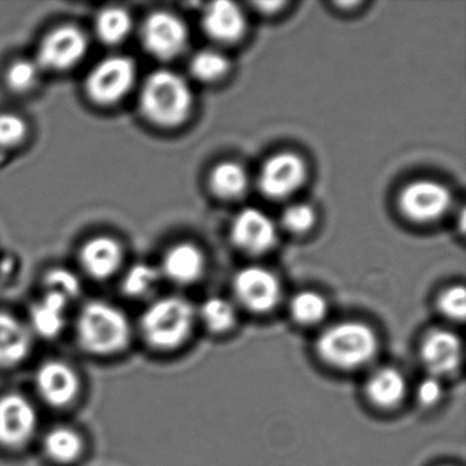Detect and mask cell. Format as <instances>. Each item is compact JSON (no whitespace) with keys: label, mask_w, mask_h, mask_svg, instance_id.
Returning a JSON list of instances; mask_svg holds the SVG:
<instances>
[{"label":"cell","mask_w":466,"mask_h":466,"mask_svg":"<svg viewBox=\"0 0 466 466\" xmlns=\"http://www.w3.org/2000/svg\"><path fill=\"white\" fill-rule=\"evenodd\" d=\"M380 348L378 334L361 321H340L327 327L316 340V353L329 367L356 370L368 367Z\"/></svg>","instance_id":"cell-1"},{"label":"cell","mask_w":466,"mask_h":466,"mask_svg":"<svg viewBox=\"0 0 466 466\" xmlns=\"http://www.w3.org/2000/svg\"><path fill=\"white\" fill-rule=\"evenodd\" d=\"M192 105L190 86L181 76L170 70H157L141 86V114L157 127H176L184 124Z\"/></svg>","instance_id":"cell-2"},{"label":"cell","mask_w":466,"mask_h":466,"mask_svg":"<svg viewBox=\"0 0 466 466\" xmlns=\"http://www.w3.org/2000/svg\"><path fill=\"white\" fill-rule=\"evenodd\" d=\"M77 339L89 353L114 354L129 345L130 324L127 316L107 302H89L77 319Z\"/></svg>","instance_id":"cell-3"},{"label":"cell","mask_w":466,"mask_h":466,"mask_svg":"<svg viewBox=\"0 0 466 466\" xmlns=\"http://www.w3.org/2000/svg\"><path fill=\"white\" fill-rule=\"evenodd\" d=\"M196 310L187 299L165 297L149 305L141 318V331L149 345L174 350L187 342L193 331Z\"/></svg>","instance_id":"cell-4"},{"label":"cell","mask_w":466,"mask_h":466,"mask_svg":"<svg viewBox=\"0 0 466 466\" xmlns=\"http://www.w3.org/2000/svg\"><path fill=\"white\" fill-rule=\"evenodd\" d=\"M137 80V67L129 56H113L95 65L86 80V92L99 106L121 102Z\"/></svg>","instance_id":"cell-5"},{"label":"cell","mask_w":466,"mask_h":466,"mask_svg":"<svg viewBox=\"0 0 466 466\" xmlns=\"http://www.w3.org/2000/svg\"><path fill=\"white\" fill-rule=\"evenodd\" d=\"M140 37L149 56L159 61H171L184 53L189 32L178 15L157 10L143 21Z\"/></svg>","instance_id":"cell-6"},{"label":"cell","mask_w":466,"mask_h":466,"mask_svg":"<svg viewBox=\"0 0 466 466\" xmlns=\"http://www.w3.org/2000/svg\"><path fill=\"white\" fill-rule=\"evenodd\" d=\"M86 35L77 26L62 25L40 43L36 64L42 70L65 72L77 66L88 53Z\"/></svg>","instance_id":"cell-7"},{"label":"cell","mask_w":466,"mask_h":466,"mask_svg":"<svg viewBox=\"0 0 466 466\" xmlns=\"http://www.w3.org/2000/svg\"><path fill=\"white\" fill-rule=\"evenodd\" d=\"M237 301L253 313H268L279 304L282 286L274 272L263 267H247L237 272L233 282Z\"/></svg>","instance_id":"cell-8"},{"label":"cell","mask_w":466,"mask_h":466,"mask_svg":"<svg viewBox=\"0 0 466 466\" xmlns=\"http://www.w3.org/2000/svg\"><path fill=\"white\" fill-rule=\"evenodd\" d=\"M451 193L431 179H417L403 187L400 195V209L409 220L430 223L438 220L449 211Z\"/></svg>","instance_id":"cell-9"},{"label":"cell","mask_w":466,"mask_h":466,"mask_svg":"<svg viewBox=\"0 0 466 466\" xmlns=\"http://www.w3.org/2000/svg\"><path fill=\"white\" fill-rule=\"evenodd\" d=\"M307 178L304 159L293 152L268 157L258 174V187L268 198L280 200L296 193Z\"/></svg>","instance_id":"cell-10"},{"label":"cell","mask_w":466,"mask_h":466,"mask_svg":"<svg viewBox=\"0 0 466 466\" xmlns=\"http://www.w3.org/2000/svg\"><path fill=\"white\" fill-rule=\"evenodd\" d=\"M419 353L428 375L447 378L458 372L462 365V340L450 329H432L422 338Z\"/></svg>","instance_id":"cell-11"},{"label":"cell","mask_w":466,"mask_h":466,"mask_svg":"<svg viewBox=\"0 0 466 466\" xmlns=\"http://www.w3.org/2000/svg\"><path fill=\"white\" fill-rule=\"evenodd\" d=\"M231 241L249 255H263L277 244L274 220L258 208H245L236 215L230 228Z\"/></svg>","instance_id":"cell-12"},{"label":"cell","mask_w":466,"mask_h":466,"mask_svg":"<svg viewBox=\"0 0 466 466\" xmlns=\"http://www.w3.org/2000/svg\"><path fill=\"white\" fill-rule=\"evenodd\" d=\"M37 427L34 405L20 394L0 398V444L7 447L24 446Z\"/></svg>","instance_id":"cell-13"},{"label":"cell","mask_w":466,"mask_h":466,"mask_svg":"<svg viewBox=\"0 0 466 466\" xmlns=\"http://www.w3.org/2000/svg\"><path fill=\"white\" fill-rule=\"evenodd\" d=\"M201 25L209 39L222 45L239 42L247 31V18L233 2L219 0L204 9Z\"/></svg>","instance_id":"cell-14"},{"label":"cell","mask_w":466,"mask_h":466,"mask_svg":"<svg viewBox=\"0 0 466 466\" xmlns=\"http://www.w3.org/2000/svg\"><path fill=\"white\" fill-rule=\"evenodd\" d=\"M36 386L48 405L62 408L77 397L80 380L69 365L61 361H48L37 370Z\"/></svg>","instance_id":"cell-15"},{"label":"cell","mask_w":466,"mask_h":466,"mask_svg":"<svg viewBox=\"0 0 466 466\" xmlns=\"http://www.w3.org/2000/svg\"><path fill=\"white\" fill-rule=\"evenodd\" d=\"M124 261L122 245L111 237H95L80 250V263L84 271L97 280L113 277Z\"/></svg>","instance_id":"cell-16"},{"label":"cell","mask_w":466,"mask_h":466,"mask_svg":"<svg viewBox=\"0 0 466 466\" xmlns=\"http://www.w3.org/2000/svg\"><path fill=\"white\" fill-rule=\"evenodd\" d=\"M365 395L376 408L389 410L397 408L408 395V381L400 370L383 367L370 373L365 383Z\"/></svg>","instance_id":"cell-17"},{"label":"cell","mask_w":466,"mask_h":466,"mask_svg":"<svg viewBox=\"0 0 466 466\" xmlns=\"http://www.w3.org/2000/svg\"><path fill=\"white\" fill-rule=\"evenodd\" d=\"M203 253L198 247L187 242L174 245L163 258V275L178 285L195 283L203 275Z\"/></svg>","instance_id":"cell-18"},{"label":"cell","mask_w":466,"mask_h":466,"mask_svg":"<svg viewBox=\"0 0 466 466\" xmlns=\"http://www.w3.org/2000/svg\"><path fill=\"white\" fill-rule=\"evenodd\" d=\"M29 329L17 319L0 313V367L20 364L31 350Z\"/></svg>","instance_id":"cell-19"},{"label":"cell","mask_w":466,"mask_h":466,"mask_svg":"<svg viewBox=\"0 0 466 466\" xmlns=\"http://www.w3.org/2000/svg\"><path fill=\"white\" fill-rule=\"evenodd\" d=\"M67 301L61 294L47 291L39 302L32 307L31 323L40 337H58L66 323Z\"/></svg>","instance_id":"cell-20"},{"label":"cell","mask_w":466,"mask_h":466,"mask_svg":"<svg viewBox=\"0 0 466 466\" xmlns=\"http://www.w3.org/2000/svg\"><path fill=\"white\" fill-rule=\"evenodd\" d=\"M209 187L214 195L223 200H237L248 189V174L239 163H219L209 176Z\"/></svg>","instance_id":"cell-21"},{"label":"cell","mask_w":466,"mask_h":466,"mask_svg":"<svg viewBox=\"0 0 466 466\" xmlns=\"http://www.w3.org/2000/svg\"><path fill=\"white\" fill-rule=\"evenodd\" d=\"M133 29V18L122 7H106L100 10L95 21L97 39L106 46L121 45L129 37Z\"/></svg>","instance_id":"cell-22"},{"label":"cell","mask_w":466,"mask_h":466,"mask_svg":"<svg viewBox=\"0 0 466 466\" xmlns=\"http://www.w3.org/2000/svg\"><path fill=\"white\" fill-rule=\"evenodd\" d=\"M45 451L56 462L70 463L83 452V439L70 428H54L46 435Z\"/></svg>","instance_id":"cell-23"},{"label":"cell","mask_w":466,"mask_h":466,"mask_svg":"<svg viewBox=\"0 0 466 466\" xmlns=\"http://www.w3.org/2000/svg\"><path fill=\"white\" fill-rule=\"evenodd\" d=\"M327 313V299L316 291H299L290 301L291 318L299 326H316L326 319Z\"/></svg>","instance_id":"cell-24"},{"label":"cell","mask_w":466,"mask_h":466,"mask_svg":"<svg viewBox=\"0 0 466 466\" xmlns=\"http://www.w3.org/2000/svg\"><path fill=\"white\" fill-rule=\"evenodd\" d=\"M207 329L214 334H225L237 323V312L234 305L222 297H211L201 305L198 312Z\"/></svg>","instance_id":"cell-25"},{"label":"cell","mask_w":466,"mask_h":466,"mask_svg":"<svg viewBox=\"0 0 466 466\" xmlns=\"http://www.w3.org/2000/svg\"><path fill=\"white\" fill-rule=\"evenodd\" d=\"M190 73L201 83H215L225 77L230 70L228 56L217 50H201L190 59Z\"/></svg>","instance_id":"cell-26"},{"label":"cell","mask_w":466,"mask_h":466,"mask_svg":"<svg viewBox=\"0 0 466 466\" xmlns=\"http://www.w3.org/2000/svg\"><path fill=\"white\" fill-rule=\"evenodd\" d=\"M160 272L149 264H136L125 275L122 290L129 297H143L151 293L159 280Z\"/></svg>","instance_id":"cell-27"},{"label":"cell","mask_w":466,"mask_h":466,"mask_svg":"<svg viewBox=\"0 0 466 466\" xmlns=\"http://www.w3.org/2000/svg\"><path fill=\"white\" fill-rule=\"evenodd\" d=\"M40 67L36 62L20 59L10 65L6 72V83L15 92H28L39 81Z\"/></svg>","instance_id":"cell-28"},{"label":"cell","mask_w":466,"mask_h":466,"mask_svg":"<svg viewBox=\"0 0 466 466\" xmlns=\"http://www.w3.org/2000/svg\"><path fill=\"white\" fill-rule=\"evenodd\" d=\"M28 136V125L12 113L0 114V148L9 149L23 144Z\"/></svg>","instance_id":"cell-29"},{"label":"cell","mask_w":466,"mask_h":466,"mask_svg":"<svg viewBox=\"0 0 466 466\" xmlns=\"http://www.w3.org/2000/svg\"><path fill=\"white\" fill-rule=\"evenodd\" d=\"M47 291L61 294L67 301L77 299L81 291V283L78 278L69 269L54 268L47 272L45 278Z\"/></svg>","instance_id":"cell-30"},{"label":"cell","mask_w":466,"mask_h":466,"mask_svg":"<svg viewBox=\"0 0 466 466\" xmlns=\"http://www.w3.org/2000/svg\"><path fill=\"white\" fill-rule=\"evenodd\" d=\"M315 209L308 204H291L282 214V225L294 234H304L315 226Z\"/></svg>","instance_id":"cell-31"},{"label":"cell","mask_w":466,"mask_h":466,"mask_svg":"<svg viewBox=\"0 0 466 466\" xmlns=\"http://www.w3.org/2000/svg\"><path fill=\"white\" fill-rule=\"evenodd\" d=\"M438 308L444 318L452 321H463L466 315V291L463 286H451L441 294Z\"/></svg>","instance_id":"cell-32"},{"label":"cell","mask_w":466,"mask_h":466,"mask_svg":"<svg viewBox=\"0 0 466 466\" xmlns=\"http://www.w3.org/2000/svg\"><path fill=\"white\" fill-rule=\"evenodd\" d=\"M444 395L441 379L427 375L416 387V400L422 408H433L441 402Z\"/></svg>","instance_id":"cell-33"},{"label":"cell","mask_w":466,"mask_h":466,"mask_svg":"<svg viewBox=\"0 0 466 466\" xmlns=\"http://www.w3.org/2000/svg\"><path fill=\"white\" fill-rule=\"evenodd\" d=\"M283 4H279V2H271V4H258V7H260L261 12L272 13L275 12V9H279L282 7Z\"/></svg>","instance_id":"cell-34"}]
</instances>
